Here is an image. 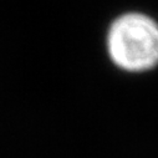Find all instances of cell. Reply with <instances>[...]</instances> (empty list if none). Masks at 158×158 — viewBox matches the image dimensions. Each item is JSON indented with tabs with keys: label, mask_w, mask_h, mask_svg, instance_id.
Returning a JSON list of instances; mask_svg holds the SVG:
<instances>
[{
	"label": "cell",
	"mask_w": 158,
	"mask_h": 158,
	"mask_svg": "<svg viewBox=\"0 0 158 158\" xmlns=\"http://www.w3.org/2000/svg\"><path fill=\"white\" fill-rule=\"evenodd\" d=\"M111 61L127 72H146L158 65V24L142 13L118 16L106 39Z\"/></svg>",
	"instance_id": "obj_1"
}]
</instances>
